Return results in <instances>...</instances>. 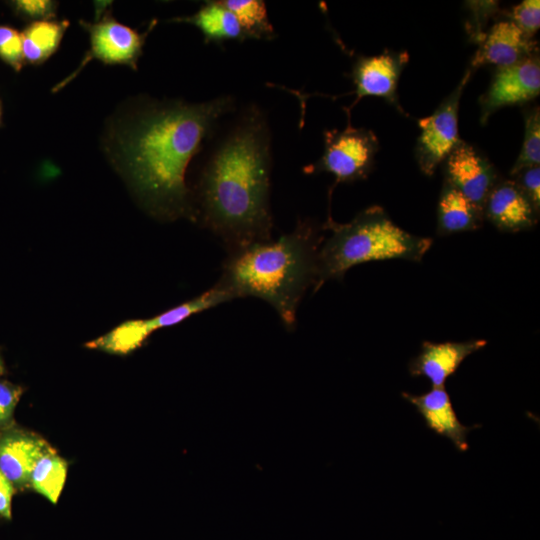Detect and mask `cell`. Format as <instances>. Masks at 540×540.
Segmentation results:
<instances>
[{"label":"cell","instance_id":"6da1fadb","mask_svg":"<svg viewBox=\"0 0 540 540\" xmlns=\"http://www.w3.org/2000/svg\"><path fill=\"white\" fill-rule=\"evenodd\" d=\"M231 102L221 97L200 104L153 107L117 136L116 161L152 213L166 218L193 217L186 169Z\"/></svg>","mask_w":540,"mask_h":540},{"label":"cell","instance_id":"7a4b0ae2","mask_svg":"<svg viewBox=\"0 0 540 540\" xmlns=\"http://www.w3.org/2000/svg\"><path fill=\"white\" fill-rule=\"evenodd\" d=\"M269 177L268 134L251 115L216 150L201 180L204 221L230 251L271 239Z\"/></svg>","mask_w":540,"mask_h":540},{"label":"cell","instance_id":"3957f363","mask_svg":"<svg viewBox=\"0 0 540 540\" xmlns=\"http://www.w3.org/2000/svg\"><path fill=\"white\" fill-rule=\"evenodd\" d=\"M322 238L309 221H300L277 240L252 243L231 251L217 282L233 299L253 296L270 304L284 326L296 325L298 305L315 286Z\"/></svg>","mask_w":540,"mask_h":540},{"label":"cell","instance_id":"277c9868","mask_svg":"<svg viewBox=\"0 0 540 540\" xmlns=\"http://www.w3.org/2000/svg\"><path fill=\"white\" fill-rule=\"evenodd\" d=\"M331 236L321 245L314 291L330 279H341L353 266L387 259L420 262L433 240L397 226L383 208L371 206L348 223L331 217L325 223Z\"/></svg>","mask_w":540,"mask_h":540},{"label":"cell","instance_id":"5b68a950","mask_svg":"<svg viewBox=\"0 0 540 540\" xmlns=\"http://www.w3.org/2000/svg\"><path fill=\"white\" fill-rule=\"evenodd\" d=\"M233 300L218 283L201 295L149 319L126 321L86 347L112 354H127L142 345L154 331L182 322L221 303Z\"/></svg>","mask_w":540,"mask_h":540},{"label":"cell","instance_id":"8992f818","mask_svg":"<svg viewBox=\"0 0 540 540\" xmlns=\"http://www.w3.org/2000/svg\"><path fill=\"white\" fill-rule=\"evenodd\" d=\"M378 149L375 134L350 125L345 130L324 132V152L319 161L304 168L305 173L328 172L336 182L349 183L367 177Z\"/></svg>","mask_w":540,"mask_h":540},{"label":"cell","instance_id":"52a82bcc","mask_svg":"<svg viewBox=\"0 0 540 540\" xmlns=\"http://www.w3.org/2000/svg\"><path fill=\"white\" fill-rule=\"evenodd\" d=\"M470 76L471 69H468L456 88L433 114L418 120L421 133L416 144V160L425 175L432 176L438 165L444 162L461 142L458 132V111L464 87Z\"/></svg>","mask_w":540,"mask_h":540},{"label":"cell","instance_id":"ba28073f","mask_svg":"<svg viewBox=\"0 0 540 540\" xmlns=\"http://www.w3.org/2000/svg\"><path fill=\"white\" fill-rule=\"evenodd\" d=\"M82 25L89 32L91 48L79 68L59 84L58 88L75 77L83 66L92 59H98L106 64H126L136 69L146 34H140L119 23L110 13H107L96 23H83Z\"/></svg>","mask_w":540,"mask_h":540},{"label":"cell","instance_id":"9c48e42d","mask_svg":"<svg viewBox=\"0 0 540 540\" xmlns=\"http://www.w3.org/2000/svg\"><path fill=\"white\" fill-rule=\"evenodd\" d=\"M540 63L533 55L517 64L497 68L491 84L480 99V121L485 124L498 109L523 104L539 95Z\"/></svg>","mask_w":540,"mask_h":540},{"label":"cell","instance_id":"30bf717a","mask_svg":"<svg viewBox=\"0 0 540 540\" xmlns=\"http://www.w3.org/2000/svg\"><path fill=\"white\" fill-rule=\"evenodd\" d=\"M445 181L483 210L496 172L473 146L461 141L445 159Z\"/></svg>","mask_w":540,"mask_h":540},{"label":"cell","instance_id":"8fae6325","mask_svg":"<svg viewBox=\"0 0 540 540\" xmlns=\"http://www.w3.org/2000/svg\"><path fill=\"white\" fill-rule=\"evenodd\" d=\"M408 59L407 52L393 51H386L376 56L360 57L352 71L357 95L355 103L365 96H378L398 107L396 88Z\"/></svg>","mask_w":540,"mask_h":540},{"label":"cell","instance_id":"7c38bea8","mask_svg":"<svg viewBox=\"0 0 540 540\" xmlns=\"http://www.w3.org/2000/svg\"><path fill=\"white\" fill-rule=\"evenodd\" d=\"M535 42L526 36L516 24L501 20L493 24L479 44L472 61V68L494 65L505 68L517 64L533 55Z\"/></svg>","mask_w":540,"mask_h":540},{"label":"cell","instance_id":"4fadbf2b","mask_svg":"<svg viewBox=\"0 0 540 540\" xmlns=\"http://www.w3.org/2000/svg\"><path fill=\"white\" fill-rule=\"evenodd\" d=\"M539 212L513 180L496 182L489 192L483 215L499 230L516 232L537 223Z\"/></svg>","mask_w":540,"mask_h":540},{"label":"cell","instance_id":"5bb4252c","mask_svg":"<svg viewBox=\"0 0 540 540\" xmlns=\"http://www.w3.org/2000/svg\"><path fill=\"white\" fill-rule=\"evenodd\" d=\"M486 340L433 343L424 341L421 351L409 364L411 376H424L432 387H444L461 363L472 353L484 348Z\"/></svg>","mask_w":540,"mask_h":540},{"label":"cell","instance_id":"9a60e30c","mask_svg":"<svg viewBox=\"0 0 540 540\" xmlns=\"http://www.w3.org/2000/svg\"><path fill=\"white\" fill-rule=\"evenodd\" d=\"M402 397L416 408L430 430L448 438L457 450H468L467 434L480 425L465 426L460 422L445 387H432L421 395L403 392Z\"/></svg>","mask_w":540,"mask_h":540},{"label":"cell","instance_id":"2e32d148","mask_svg":"<svg viewBox=\"0 0 540 540\" xmlns=\"http://www.w3.org/2000/svg\"><path fill=\"white\" fill-rule=\"evenodd\" d=\"M45 440L29 434L13 433L0 439V471L11 482L30 480L39 458L50 450Z\"/></svg>","mask_w":540,"mask_h":540},{"label":"cell","instance_id":"e0dca14e","mask_svg":"<svg viewBox=\"0 0 540 540\" xmlns=\"http://www.w3.org/2000/svg\"><path fill=\"white\" fill-rule=\"evenodd\" d=\"M483 217L482 209L444 182L437 209L439 235L475 230L481 226Z\"/></svg>","mask_w":540,"mask_h":540},{"label":"cell","instance_id":"ac0fdd59","mask_svg":"<svg viewBox=\"0 0 540 540\" xmlns=\"http://www.w3.org/2000/svg\"><path fill=\"white\" fill-rule=\"evenodd\" d=\"M67 20H36L29 24L22 34L24 61L40 64L46 61L59 47Z\"/></svg>","mask_w":540,"mask_h":540},{"label":"cell","instance_id":"d6986e66","mask_svg":"<svg viewBox=\"0 0 540 540\" xmlns=\"http://www.w3.org/2000/svg\"><path fill=\"white\" fill-rule=\"evenodd\" d=\"M175 21L195 25L201 30L207 42L244 38L241 26L234 14L219 1H208L194 15Z\"/></svg>","mask_w":540,"mask_h":540},{"label":"cell","instance_id":"ffe728a7","mask_svg":"<svg viewBox=\"0 0 540 540\" xmlns=\"http://www.w3.org/2000/svg\"><path fill=\"white\" fill-rule=\"evenodd\" d=\"M67 467V462L51 448L39 458L29 481L35 491L56 504L66 481Z\"/></svg>","mask_w":540,"mask_h":540},{"label":"cell","instance_id":"44dd1931","mask_svg":"<svg viewBox=\"0 0 540 540\" xmlns=\"http://www.w3.org/2000/svg\"><path fill=\"white\" fill-rule=\"evenodd\" d=\"M225 8L234 14L244 38H270L273 27L269 21L265 3L261 0H221Z\"/></svg>","mask_w":540,"mask_h":540},{"label":"cell","instance_id":"7402d4cb","mask_svg":"<svg viewBox=\"0 0 540 540\" xmlns=\"http://www.w3.org/2000/svg\"><path fill=\"white\" fill-rule=\"evenodd\" d=\"M540 163V112L539 107L527 111L525 133L520 154L511 169V175Z\"/></svg>","mask_w":540,"mask_h":540},{"label":"cell","instance_id":"603a6c76","mask_svg":"<svg viewBox=\"0 0 540 540\" xmlns=\"http://www.w3.org/2000/svg\"><path fill=\"white\" fill-rule=\"evenodd\" d=\"M0 58L16 71H20L24 63L22 34L5 25L0 26Z\"/></svg>","mask_w":540,"mask_h":540},{"label":"cell","instance_id":"cb8c5ba5","mask_svg":"<svg viewBox=\"0 0 540 540\" xmlns=\"http://www.w3.org/2000/svg\"><path fill=\"white\" fill-rule=\"evenodd\" d=\"M511 21L529 38L540 27V1L524 0L514 6L511 12Z\"/></svg>","mask_w":540,"mask_h":540},{"label":"cell","instance_id":"d4e9b609","mask_svg":"<svg viewBox=\"0 0 540 540\" xmlns=\"http://www.w3.org/2000/svg\"><path fill=\"white\" fill-rule=\"evenodd\" d=\"M514 180L526 194L528 199L533 204L534 208L539 212L540 208V167L533 166L526 168L515 175Z\"/></svg>","mask_w":540,"mask_h":540},{"label":"cell","instance_id":"484cf974","mask_svg":"<svg viewBox=\"0 0 540 540\" xmlns=\"http://www.w3.org/2000/svg\"><path fill=\"white\" fill-rule=\"evenodd\" d=\"M468 3H470V10L474 15L471 22V27H473L471 36L481 42L485 35L482 31V25L486 22L485 19L496 11L498 4L495 1H472Z\"/></svg>","mask_w":540,"mask_h":540},{"label":"cell","instance_id":"4316f807","mask_svg":"<svg viewBox=\"0 0 540 540\" xmlns=\"http://www.w3.org/2000/svg\"><path fill=\"white\" fill-rule=\"evenodd\" d=\"M17 10L28 17L49 20L55 16L56 4L47 0H20L15 2Z\"/></svg>","mask_w":540,"mask_h":540},{"label":"cell","instance_id":"83f0119b","mask_svg":"<svg viewBox=\"0 0 540 540\" xmlns=\"http://www.w3.org/2000/svg\"><path fill=\"white\" fill-rule=\"evenodd\" d=\"M21 394V387L0 380V423L11 416Z\"/></svg>","mask_w":540,"mask_h":540},{"label":"cell","instance_id":"f1b7e54d","mask_svg":"<svg viewBox=\"0 0 540 540\" xmlns=\"http://www.w3.org/2000/svg\"><path fill=\"white\" fill-rule=\"evenodd\" d=\"M12 483L0 471V516L11 518Z\"/></svg>","mask_w":540,"mask_h":540},{"label":"cell","instance_id":"f546056e","mask_svg":"<svg viewBox=\"0 0 540 540\" xmlns=\"http://www.w3.org/2000/svg\"><path fill=\"white\" fill-rule=\"evenodd\" d=\"M0 120H1V102H0Z\"/></svg>","mask_w":540,"mask_h":540}]
</instances>
